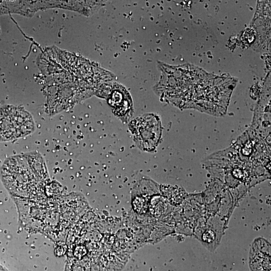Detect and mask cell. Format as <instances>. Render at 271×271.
Here are the masks:
<instances>
[{
  "label": "cell",
  "instance_id": "6da1fadb",
  "mask_svg": "<svg viewBox=\"0 0 271 271\" xmlns=\"http://www.w3.org/2000/svg\"><path fill=\"white\" fill-rule=\"evenodd\" d=\"M35 125L31 116L26 111L10 107L0 114V137L11 140L31 133Z\"/></svg>",
  "mask_w": 271,
  "mask_h": 271
},
{
  "label": "cell",
  "instance_id": "7a4b0ae2",
  "mask_svg": "<svg viewBox=\"0 0 271 271\" xmlns=\"http://www.w3.org/2000/svg\"><path fill=\"white\" fill-rule=\"evenodd\" d=\"M161 127L156 116L149 114L134 118L129 125L137 145L147 152L153 150L158 145L161 136Z\"/></svg>",
  "mask_w": 271,
  "mask_h": 271
},
{
  "label": "cell",
  "instance_id": "3957f363",
  "mask_svg": "<svg viewBox=\"0 0 271 271\" xmlns=\"http://www.w3.org/2000/svg\"><path fill=\"white\" fill-rule=\"evenodd\" d=\"M104 90V97L106 96L107 101L115 115L123 121L132 116V99L123 86L117 83L107 84Z\"/></svg>",
  "mask_w": 271,
  "mask_h": 271
}]
</instances>
